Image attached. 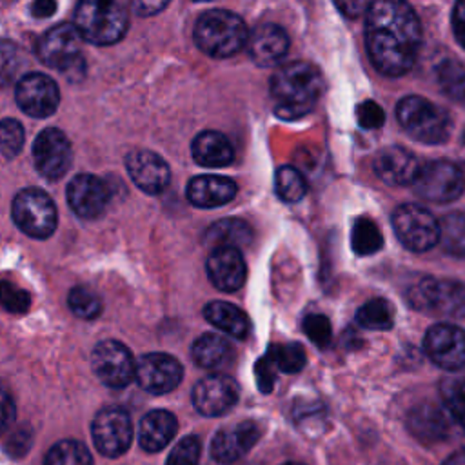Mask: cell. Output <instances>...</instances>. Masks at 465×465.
Instances as JSON below:
<instances>
[{"label":"cell","instance_id":"obj_54","mask_svg":"<svg viewBox=\"0 0 465 465\" xmlns=\"http://www.w3.org/2000/svg\"><path fill=\"white\" fill-rule=\"evenodd\" d=\"M283 465H302V463H296V461H287V463H283Z\"/></svg>","mask_w":465,"mask_h":465},{"label":"cell","instance_id":"obj_28","mask_svg":"<svg viewBox=\"0 0 465 465\" xmlns=\"http://www.w3.org/2000/svg\"><path fill=\"white\" fill-rule=\"evenodd\" d=\"M203 316L211 325L218 327L220 331L236 340H245L251 332L249 316L229 302H209L203 307Z\"/></svg>","mask_w":465,"mask_h":465},{"label":"cell","instance_id":"obj_13","mask_svg":"<svg viewBox=\"0 0 465 465\" xmlns=\"http://www.w3.org/2000/svg\"><path fill=\"white\" fill-rule=\"evenodd\" d=\"M423 349L429 360L445 371H460L465 367V331L458 325H432L425 332Z\"/></svg>","mask_w":465,"mask_h":465},{"label":"cell","instance_id":"obj_20","mask_svg":"<svg viewBox=\"0 0 465 465\" xmlns=\"http://www.w3.org/2000/svg\"><path fill=\"white\" fill-rule=\"evenodd\" d=\"M125 167L138 189L147 194H160L171 180L169 165L153 151L136 149L127 154Z\"/></svg>","mask_w":465,"mask_h":465},{"label":"cell","instance_id":"obj_27","mask_svg":"<svg viewBox=\"0 0 465 465\" xmlns=\"http://www.w3.org/2000/svg\"><path fill=\"white\" fill-rule=\"evenodd\" d=\"M193 158L203 167H225L234 158V149L225 134L218 131H202L191 145Z\"/></svg>","mask_w":465,"mask_h":465},{"label":"cell","instance_id":"obj_43","mask_svg":"<svg viewBox=\"0 0 465 465\" xmlns=\"http://www.w3.org/2000/svg\"><path fill=\"white\" fill-rule=\"evenodd\" d=\"M200 440L196 436H185L173 447L165 465H200Z\"/></svg>","mask_w":465,"mask_h":465},{"label":"cell","instance_id":"obj_14","mask_svg":"<svg viewBox=\"0 0 465 465\" xmlns=\"http://www.w3.org/2000/svg\"><path fill=\"white\" fill-rule=\"evenodd\" d=\"M183 378L182 363L165 352L143 354L134 365V380L151 394H165L174 391Z\"/></svg>","mask_w":465,"mask_h":465},{"label":"cell","instance_id":"obj_16","mask_svg":"<svg viewBox=\"0 0 465 465\" xmlns=\"http://www.w3.org/2000/svg\"><path fill=\"white\" fill-rule=\"evenodd\" d=\"M71 143L60 129H44L33 142L35 167L47 180L62 178L71 165Z\"/></svg>","mask_w":465,"mask_h":465},{"label":"cell","instance_id":"obj_23","mask_svg":"<svg viewBox=\"0 0 465 465\" xmlns=\"http://www.w3.org/2000/svg\"><path fill=\"white\" fill-rule=\"evenodd\" d=\"M247 51L251 60L260 67H272L289 51V36L276 24H262L247 38Z\"/></svg>","mask_w":465,"mask_h":465},{"label":"cell","instance_id":"obj_33","mask_svg":"<svg viewBox=\"0 0 465 465\" xmlns=\"http://www.w3.org/2000/svg\"><path fill=\"white\" fill-rule=\"evenodd\" d=\"M440 396L445 411L465 429V372H456L443 378Z\"/></svg>","mask_w":465,"mask_h":465},{"label":"cell","instance_id":"obj_34","mask_svg":"<svg viewBox=\"0 0 465 465\" xmlns=\"http://www.w3.org/2000/svg\"><path fill=\"white\" fill-rule=\"evenodd\" d=\"M356 322L363 329L387 331L394 325L392 305L383 298H372L356 311Z\"/></svg>","mask_w":465,"mask_h":465},{"label":"cell","instance_id":"obj_24","mask_svg":"<svg viewBox=\"0 0 465 465\" xmlns=\"http://www.w3.org/2000/svg\"><path fill=\"white\" fill-rule=\"evenodd\" d=\"M236 183L231 178L218 174H200L189 180L187 200L200 209H213L229 203L236 196Z\"/></svg>","mask_w":465,"mask_h":465},{"label":"cell","instance_id":"obj_5","mask_svg":"<svg viewBox=\"0 0 465 465\" xmlns=\"http://www.w3.org/2000/svg\"><path fill=\"white\" fill-rule=\"evenodd\" d=\"M80 33L74 24L64 22L42 35L36 44L38 60L47 67L60 69L69 80H78L85 73V62L80 51Z\"/></svg>","mask_w":465,"mask_h":465},{"label":"cell","instance_id":"obj_55","mask_svg":"<svg viewBox=\"0 0 465 465\" xmlns=\"http://www.w3.org/2000/svg\"><path fill=\"white\" fill-rule=\"evenodd\" d=\"M196 2H207V0H196Z\"/></svg>","mask_w":465,"mask_h":465},{"label":"cell","instance_id":"obj_7","mask_svg":"<svg viewBox=\"0 0 465 465\" xmlns=\"http://www.w3.org/2000/svg\"><path fill=\"white\" fill-rule=\"evenodd\" d=\"M409 302L418 311L447 318H465V285L449 278H421L409 291Z\"/></svg>","mask_w":465,"mask_h":465},{"label":"cell","instance_id":"obj_42","mask_svg":"<svg viewBox=\"0 0 465 465\" xmlns=\"http://www.w3.org/2000/svg\"><path fill=\"white\" fill-rule=\"evenodd\" d=\"M31 305V298L29 292L24 291L22 287L0 280V307L13 312V314H22L29 309Z\"/></svg>","mask_w":465,"mask_h":465},{"label":"cell","instance_id":"obj_11","mask_svg":"<svg viewBox=\"0 0 465 465\" xmlns=\"http://www.w3.org/2000/svg\"><path fill=\"white\" fill-rule=\"evenodd\" d=\"M134 358L131 351L116 340L100 341L91 354V367L96 378L111 387L124 389L134 380Z\"/></svg>","mask_w":465,"mask_h":465},{"label":"cell","instance_id":"obj_6","mask_svg":"<svg viewBox=\"0 0 465 465\" xmlns=\"http://www.w3.org/2000/svg\"><path fill=\"white\" fill-rule=\"evenodd\" d=\"M400 125L418 142L443 143L450 134L449 114L423 96H405L396 107Z\"/></svg>","mask_w":465,"mask_h":465},{"label":"cell","instance_id":"obj_31","mask_svg":"<svg viewBox=\"0 0 465 465\" xmlns=\"http://www.w3.org/2000/svg\"><path fill=\"white\" fill-rule=\"evenodd\" d=\"M440 243L450 256L465 258V213L454 211L440 222Z\"/></svg>","mask_w":465,"mask_h":465},{"label":"cell","instance_id":"obj_32","mask_svg":"<svg viewBox=\"0 0 465 465\" xmlns=\"http://www.w3.org/2000/svg\"><path fill=\"white\" fill-rule=\"evenodd\" d=\"M351 247L358 256H371L383 247V236L374 220L360 216L351 231Z\"/></svg>","mask_w":465,"mask_h":465},{"label":"cell","instance_id":"obj_41","mask_svg":"<svg viewBox=\"0 0 465 465\" xmlns=\"http://www.w3.org/2000/svg\"><path fill=\"white\" fill-rule=\"evenodd\" d=\"M20 67H22L20 49L13 42L0 38V87L11 84L16 73L20 71Z\"/></svg>","mask_w":465,"mask_h":465},{"label":"cell","instance_id":"obj_30","mask_svg":"<svg viewBox=\"0 0 465 465\" xmlns=\"http://www.w3.org/2000/svg\"><path fill=\"white\" fill-rule=\"evenodd\" d=\"M252 238V231L251 227L238 218H225V220H218L214 222L207 231H205V243L213 245V247H220V245H229V247H245L251 243Z\"/></svg>","mask_w":465,"mask_h":465},{"label":"cell","instance_id":"obj_10","mask_svg":"<svg viewBox=\"0 0 465 465\" xmlns=\"http://www.w3.org/2000/svg\"><path fill=\"white\" fill-rule=\"evenodd\" d=\"M412 187L418 196L434 203L458 200L465 191L463 171L449 160H434L420 167Z\"/></svg>","mask_w":465,"mask_h":465},{"label":"cell","instance_id":"obj_1","mask_svg":"<svg viewBox=\"0 0 465 465\" xmlns=\"http://www.w3.org/2000/svg\"><path fill=\"white\" fill-rule=\"evenodd\" d=\"M365 44L372 65L385 76H401L414 65L421 24L407 0H372L365 18Z\"/></svg>","mask_w":465,"mask_h":465},{"label":"cell","instance_id":"obj_47","mask_svg":"<svg viewBox=\"0 0 465 465\" xmlns=\"http://www.w3.org/2000/svg\"><path fill=\"white\" fill-rule=\"evenodd\" d=\"M29 447H31V432L25 427L13 432L11 438L7 440V450L13 456H24Z\"/></svg>","mask_w":465,"mask_h":465},{"label":"cell","instance_id":"obj_48","mask_svg":"<svg viewBox=\"0 0 465 465\" xmlns=\"http://www.w3.org/2000/svg\"><path fill=\"white\" fill-rule=\"evenodd\" d=\"M15 412H16V407H15V401L13 398L0 389V432H4L5 429H9L15 421Z\"/></svg>","mask_w":465,"mask_h":465},{"label":"cell","instance_id":"obj_8","mask_svg":"<svg viewBox=\"0 0 465 465\" xmlns=\"http://www.w3.org/2000/svg\"><path fill=\"white\" fill-rule=\"evenodd\" d=\"M11 213L18 229L27 236L44 240L56 229L54 202L38 187H27L16 193Z\"/></svg>","mask_w":465,"mask_h":465},{"label":"cell","instance_id":"obj_44","mask_svg":"<svg viewBox=\"0 0 465 465\" xmlns=\"http://www.w3.org/2000/svg\"><path fill=\"white\" fill-rule=\"evenodd\" d=\"M303 332L307 334V338L316 343L318 347H327L331 343L332 338V329H331V322L327 316L323 314H309L303 318Z\"/></svg>","mask_w":465,"mask_h":465},{"label":"cell","instance_id":"obj_22","mask_svg":"<svg viewBox=\"0 0 465 465\" xmlns=\"http://www.w3.org/2000/svg\"><path fill=\"white\" fill-rule=\"evenodd\" d=\"M420 171L416 156L400 145L381 149L374 158V173L387 185H411Z\"/></svg>","mask_w":465,"mask_h":465},{"label":"cell","instance_id":"obj_37","mask_svg":"<svg viewBox=\"0 0 465 465\" xmlns=\"http://www.w3.org/2000/svg\"><path fill=\"white\" fill-rule=\"evenodd\" d=\"M274 191L280 200L294 203L300 202L307 193V182L303 174L291 165H283L276 171L274 176Z\"/></svg>","mask_w":465,"mask_h":465},{"label":"cell","instance_id":"obj_17","mask_svg":"<svg viewBox=\"0 0 465 465\" xmlns=\"http://www.w3.org/2000/svg\"><path fill=\"white\" fill-rule=\"evenodd\" d=\"M240 398L238 383L227 374H209L193 389V405L203 416H222Z\"/></svg>","mask_w":465,"mask_h":465},{"label":"cell","instance_id":"obj_26","mask_svg":"<svg viewBox=\"0 0 465 465\" xmlns=\"http://www.w3.org/2000/svg\"><path fill=\"white\" fill-rule=\"evenodd\" d=\"M178 430V420L173 412L156 409L147 412L138 429V440L143 450L147 452H158L171 443Z\"/></svg>","mask_w":465,"mask_h":465},{"label":"cell","instance_id":"obj_15","mask_svg":"<svg viewBox=\"0 0 465 465\" xmlns=\"http://www.w3.org/2000/svg\"><path fill=\"white\" fill-rule=\"evenodd\" d=\"M15 98L25 114L47 118L58 107L60 91L51 76L44 73H27L16 82Z\"/></svg>","mask_w":465,"mask_h":465},{"label":"cell","instance_id":"obj_29","mask_svg":"<svg viewBox=\"0 0 465 465\" xmlns=\"http://www.w3.org/2000/svg\"><path fill=\"white\" fill-rule=\"evenodd\" d=\"M234 351L231 343L214 332H203L198 336L191 347V356L194 363L202 369H220L223 367L231 358Z\"/></svg>","mask_w":465,"mask_h":465},{"label":"cell","instance_id":"obj_36","mask_svg":"<svg viewBox=\"0 0 465 465\" xmlns=\"http://www.w3.org/2000/svg\"><path fill=\"white\" fill-rule=\"evenodd\" d=\"M44 465H93V458L84 443L62 440L47 450Z\"/></svg>","mask_w":465,"mask_h":465},{"label":"cell","instance_id":"obj_2","mask_svg":"<svg viewBox=\"0 0 465 465\" xmlns=\"http://www.w3.org/2000/svg\"><path fill=\"white\" fill-rule=\"evenodd\" d=\"M323 76L309 62H287L271 76L269 91L274 113L283 120H296L311 113L323 94Z\"/></svg>","mask_w":465,"mask_h":465},{"label":"cell","instance_id":"obj_39","mask_svg":"<svg viewBox=\"0 0 465 465\" xmlns=\"http://www.w3.org/2000/svg\"><path fill=\"white\" fill-rule=\"evenodd\" d=\"M67 303H69L71 312L84 320H93L102 312L100 296L93 289L84 287V285H76L69 291Z\"/></svg>","mask_w":465,"mask_h":465},{"label":"cell","instance_id":"obj_18","mask_svg":"<svg viewBox=\"0 0 465 465\" xmlns=\"http://www.w3.org/2000/svg\"><path fill=\"white\" fill-rule=\"evenodd\" d=\"M111 198L107 183L94 174H76L67 185V203L84 220L98 218Z\"/></svg>","mask_w":465,"mask_h":465},{"label":"cell","instance_id":"obj_46","mask_svg":"<svg viewBox=\"0 0 465 465\" xmlns=\"http://www.w3.org/2000/svg\"><path fill=\"white\" fill-rule=\"evenodd\" d=\"M276 374H278V371L274 369V365L269 361V358L265 354L254 363V376H256L258 389L262 392H271L272 391V385L276 381Z\"/></svg>","mask_w":465,"mask_h":465},{"label":"cell","instance_id":"obj_21","mask_svg":"<svg viewBox=\"0 0 465 465\" xmlns=\"http://www.w3.org/2000/svg\"><path fill=\"white\" fill-rule=\"evenodd\" d=\"M207 276L218 291H238L247 278V265L240 249L229 245L213 247L207 258Z\"/></svg>","mask_w":465,"mask_h":465},{"label":"cell","instance_id":"obj_25","mask_svg":"<svg viewBox=\"0 0 465 465\" xmlns=\"http://www.w3.org/2000/svg\"><path fill=\"white\" fill-rule=\"evenodd\" d=\"M409 432L421 443L432 445L449 434V423L443 411L432 403H420L407 414Z\"/></svg>","mask_w":465,"mask_h":465},{"label":"cell","instance_id":"obj_3","mask_svg":"<svg viewBox=\"0 0 465 465\" xmlns=\"http://www.w3.org/2000/svg\"><path fill=\"white\" fill-rule=\"evenodd\" d=\"M131 0H78L74 25L94 45L116 44L129 27Z\"/></svg>","mask_w":465,"mask_h":465},{"label":"cell","instance_id":"obj_12","mask_svg":"<svg viewBox=\"0 0 465 465\" xmlns=\"http://www.w3.org/2000/svg\"><path fill=\"white\" fill-rule=\"evenodd\" d=\"M91 434L102 454L109 458L124 454L133 440V423L127 411L122 407L102 409L93 420Z\"/></svg>","mask_w":465,"mask_h":465},{"label":"cell","instance_id":"obj_9","mask_svg":"<svg viewBox=\"0 0 465 465\" xmlns=\"http://www.w3.org/2000/svg\"><path fill=\"white\" fill-rule=\"evenodd\" d=\"M392 229L401 245L414 252H425L440 242V222L416 203H403L392 213Z\"/></svg>","mask_w":465,"mask_h":465},{"label":"cell","instance_id":"obj_50","mask_svg":"<svg viewBox=\"0 0 465 465\" xmlns=\"http://www.w3.org/2000/svg\"><path fill=\"white\" fill-rule=\"evenodd\" d=\"M452 27L458 42L465 47V0H458L452 11Z\"/></svg>","mask_w":465,"mask_h":465},{"label":"cell","instance_id":"obj_35","mask_svg":"<svg viewBox=\"0 0 465 465\" xmlns=\"http://www.w3.org/2000/svg\"><path fill=\"white\" fill-rule=\"evenodd\" d=\"M265 356L269 358V361L274 365L276 371L282 372H298L305 367L307 363V356H305V349L300 343H272L267 347Z\"/></svg>","mask_w":465,"mask_h":465},{"label":"cell","instance_id":"obj_56","mask_svg":"<svg viewBox=\"0 0 465 465\" xmlns=\"http://www.w3.org/2000/svg\"><path fill=\"white\" fill-rule=\"evenodd\" d=\"M463 142H465V133H463Z\"/></svg>","mask_w":465,"mask_h":465},{"label":"cell","instance_id":"obj_38","mask_svg":"<svg viewBox=\"0 0 465 465\" xmlns=\"http://www.w3.org/2000/svg\"><path fill=\"white\" fill-rule=\"evenodd\" d=\"M436 76H438L441 91L449 98L465 104V65L463 64L450 60V58L443 60L438 65Z\"/></svg>","mask_w":465,"mask_h":465},{"label":"cell","instance_id":"obj_49","mask_svg":"<svg viewBox=\"0 0 465 465\" xmlns=\"http://www.w3.org/2000/svg\"><path fill=\"white\" fill-rule=\"evenodd\" d=\"M334 4L347 18H358L369 7V0H334Z\"/></svg>","mask_w":465,"mask_h":465},{"label":"cell","instance_id":"obj_51","mask_svg":"<svg viewBox=\"0 0 465 465\" xmlns=\"http://www.w3.org/2000/svg\"><path fill=\"white\" fill-rule=\"evenodd\" d=\"M171 0H133V5H134V11L142 16H151V15H156L160 13L162 9H165V5L169 4Z\"/></svg>","mask_w":465,"mask_h":465},{"label":"cell","instance_id":"obj_19","mask_svg":"<svg viewBox=\"0 0 465 465\" xmlns=\"http://www.w3.org/2000/svg\"><path fill=\"white\" fill-rule=\"evenodd\" d=\"M260 436L262 427L252 420H245L231 429H222L211 441V458L222 465L234 463L256 445Z\"/></svg>","mask_w":465,"mask_h":465},{"label":"cell","instance_id":"obj_52","mask_svg":"<svg viewBox=\"0 0 465 465\" xmlns=\"http://www.w3.org/2000/svg\"><path fill=\"white\" fill-rule=\"evenodd\" d=\"M56 11V0H33L31 4V13L36 18H47L54 15Z\"/></svg>","mask_w":465,"mask_h":465},{"label":"cell","instance_id":"obj_4","mask_svg":"<svg viewBox=\"0 0 465 465\" xmlns=\"http://www.w3.org/2000/svg\"><path fill=\"white\" fill-rule=\"evenodd\" d=\"M193 38L198 49L205 54L213 58H229L247 44L249 31L236 13L211 9L196 20Z\"/></svg>","mask_w":465,"mask_h":465},{"label":"cell","instance_id":"obj_45","mask_svg":"<svg viewBox=\"0 0 465 465\" xmlns=\"http://www.w3.org/2000/svg\"><path fill=\"white\" fill-rule=\"evenodd\" d=\"M358 124L365 129H380L385 122V113L374 100H365L356 107Z\"/></svg>","mask_w":465,"mask_h":465},{"label":"cell","instance_id":"obj_53","mask_svg":"<svg viewBox=\"0 0 465 465\" xmlns=\"http://www.w3.org/2000/svg\"><path fill=\"white\" fill-rule=\"evenodd\" d=\"M441 465H465V449L452 452Z\"/></svg>","mask_w":465,"mask_h":465},{"label":"cell","instance_id":"obj_40","mask_svg":"<svg viewBox=\"0 0 465 465\" xmlns=\"http://www.w3.org/2000/svg\"><path fill=\"white\" fill-rule=\"evenodd\" d=\"M24 127L15 118H4L0 120V151L4 156L13 158L16 156L24 147Z\"/></svg>","mask_w":465,"mask_h":465}]
</instances>
